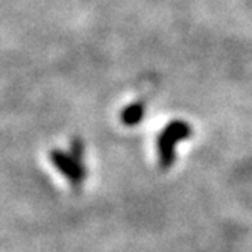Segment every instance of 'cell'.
Wrapping results in <instances>:
<instances>
[{"mask_svg": "<svg viewBox=\"0 0 252 252\" xmlns=\"http://www.w3.org/2000/svg\"><path fill=\"white\" fill-rule=\"evenodd\" d=\"M190 135V128L186 123L175 122L169 125L164 132L158 138V149H159V161L163 167H169L175 158V145L178 140L186 138Z\"/></svg>", "mask_w": 252, "mask_h": 252, "instance_id": "2", "label": "cell"}, {"mask_svg": "<svg viewBox=\"0 0 252 252\" xmlns=\"http://www.w3.org/2000/svg\"><path fill=\"white\" fill-rule=\"evenodd\" d=\"M143 111H145V106L141 103H134L129 108H126L123 113V122L126 125H135L141 120Z\"/></svg>", "mask_w": 252, "mask_h": 252, "instance_id": "3", "label": "cell"}, {"mask_svg": "<svg viewBox=\"0 0 252 252\" xmlns=\"http://www.w3.org/2000/svg\"><path fill=\"white\" fill-rule=\"evenodd\" d=\"M82 159V143L75 140L71 143V152H52V161L57 166V169L67 176L68 181L78 186L84 179V169L81 166Z\"/></svg>", "mask_w": 252, "mask_h": 252, "instance_id": "1", "label": "cell"}]
</instances>
